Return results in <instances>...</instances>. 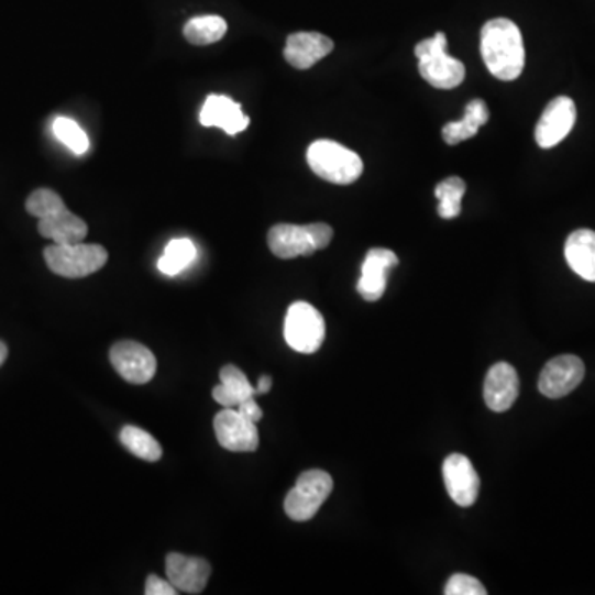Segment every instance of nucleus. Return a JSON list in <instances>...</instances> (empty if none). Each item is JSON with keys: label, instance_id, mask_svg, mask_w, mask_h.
<instances>
[{"label": "nucleus", "instance_id": "nucleus-19", "mask_svg": "<svg viewBox=\"0 0 595 595\" xmlns=\"http://www.w3.org/2000/svg\"><path fill=\"white\" fill-rule=\"evenodd\" d=\"M565 260L572 272L577 273L585 282L595 283V232L579 229L565 240Z\"/></svg>", "mask_w": 595, "mask_h": 595}, {"label": "nucleus", "instance_id": "nucleus-15", "mask_svg": "<svg viewBox=\"0 0 595 595\" xmlns=\"http://www.w3.org/2000/svg\"><path fill=\"white\" fill-rule=\"evenodd\" d=\"M209 562L202 558L170 552L166 558V575L170 584L184 594H200L210 579Z\"/></svg>", "mask_w": 595, "mask_h": 595}, {"label": "nucleus", "instance_id": "nucleus-18", "mask_svg": "<svg viewBox=\"0 0 595 595\" xmlns=\"http://www.w3.org/2000/svg\"><path fill=\"white\" fill-rule=\"evenodd\" d=\"M483 396L493 412L511 409L519 396V377L515 367L508 363H496L486 374Z\"/></svg>", "mask_w": 595, "mask_h": 595}, {"label": "nucleus", "instance_id": "nucleus-22", "mask_svg": "<svg viewBox=\"0 0 595 595\" xmlns=\"http://www.w3.org/2000/svg\"><path fill=\"white\" fill-rule=\"evenodd\" d=\"M227 34V22L219 15H200L190 19L184 27V37L192 45H210L222 41Z\"/></svg>", "mask_w": 595, "mask_h": 595}, {"label": "nucleus", "instance_id": "nucleus-7", "mask_svg": "<svg viewBox=\"0 0 595 595\" xmlns=\"http://www.w3.org/2000/svg\"><path fill=\"white\" fill-rule=\"evenodd\" d=\"M333 478L323 470H308L296 480L285 499V513L293 521H310L333 492Z\"/></svg>", "mask_w": 595, "mask_h": 595}, {"label": "nucleus", "instance_id": "nucleus-14", "mask_svg": "<svg viewBox=\"0 0 595 595\" xmlns=\"http://www.w3.org/2000/svg\"><path fill=\"white\" fill-rule=\"evenodd\" d=\"M399 265V258L393 250L373 249L367 252L357 282V291L366 301H377L383 298L387 288V275L394 266Z\"/></svg>", "mask_w": 595, "mask_h": 595}, {"label": "nucleus", "instance_id": "nucleus-17", "mask_svg": "<svg viewBox=\"0 0 595 595\" xmlns=\"http://www.w3.org/2000/svg\"><path fill=\"white\" fill-rule=\"evenodd\" d=\"M200 124L206 128H220L230 136L242 133L249 128L250 118L242 111V104L225 95H209L202 110Z\"/></svg>", "mask_w": 595, "mask_h": 595}, {"label": "nucleus", "instance_id": "nucleus-11", "mask_svg": "<svg viewBox=\"0 0 595 595\" xmlns=\"http://www.w3.org/2000/svg\"><path fill=\"white\" fill-rule=\"evenodd\" d=\"M585 376L584 363L577 356L564 354L546 364L539 376V393L549 399H561L577 389Z\"/></svg>", "mask_w": 595, "mask_h": 595}, {"label": "nucleus", "instance_id": "nucleus-20", "mask_svg": "<svg viewBox=\"0 0 595 595\" xmlns=\"http://www.w3.org/2000/svg\"><path fill=\"white\" fill-rule=\"evenodd\" d=\"M255 396V389L239 367L229 364L220 370V384L213 387L212 397L223 409H236Z\"/></svg>", "mask_w": 595, "mask_h": 595}, {"label": "nucleus", "instance_id": "nucleus-30", "mask_svg": "<svg viewBox=\"0 0 595 595\" xmlns=\"http://www.w3.org/2000/svg\"><path fill=\"white\" fill-rule=\"evenodd\" d=\"M272 377H260L258 386H256L255 394H258V396H263V394H268L269 389H272Z\"/></svg>", "mask_w": 595, "mask_h": 595}, {"label": "nucleus", "instance_id": "nucleus-9", "mask_svg": "<svg viewBox=\"0 0 595 595\" xmlns=\"http://www.w3.org/2000/svg\"><path fill=\"white\" fill-rule=\"evenodd\" d=\"M110 361L114 371L126 383L147 384L157 371L156 356L144 344L136 341H120L110 351Z\"/></svg>", "mask_w": 595, "mask_h": 595}, {"label": "nucleus", "instance_id": "nucleus-25", "mask_svg": "<svg viewBox=\"0 0 595 595\" xmlns=\"http://www.w3.org/2000/svg\"><path fill=\"white\" fill-rule=\"evenodd\" d=\"M466 184L462 177H447L436 187V197L440 200L439 213L442 219H455L462 212V199Z\"/></svg>", "mask_w": 595, "mask_h": 595}, {"label": "nucleus", "instance_id": "nucleus-16", "mask_svg": "<svg viewBox=\"0 0 595 595\" xmlns=\"http://www.w3.org/2000/svg\"><path fill=\"white\" fill-rule=\"evenodd\" d=\"M334 42L318 32H298L286 38L285 60L298 70H308L333 52Z\"/></svg>", "mask_w": 595, "mask_h": 595}, {"label": "nucleus", "instance_id": "nucleus-1", "mask_svg": "<svg viewBox=\"0 0 595 595\" xmlns=\"http://www.w3.org/2000/svg\"><path fill=\"white\" fill-rule=\"evenodd\" d=\"M480 51L486 68L502 81H513L525 70L526 52L521 31L509 19L486 22L482 29Z\"/></svg>", "mask_w": 595, "mask_h": 595}, {"label": "nucleus", "instance_id": "nucleus-23", "mask_svg": "<svg viewBox=\"0 0 595 595\" xmlns=\"http://www.w3.org/2000/svg\"><path fill=\"white\" fill-rule=\"evenodd\" d=\"M197 249L189 239H174L167 243L163 256L157 262V268L167 276L179 275L196 260Z\"/></svg>", "mask_w": 595, "mask_h": 595}, {"label": "nucleus", "instance_id": "nucleus-26", "mask_svg": "<svg viewBox=\"0 0 595 595\" xmlns=\"http://www.w3.org/2000/svg\"><path fill=\"white\" fill-rule=\"evenodd\" d=\"M55 137L60 143H64L71 153L81 154L87 153L90 150V140L88 134L85 133L84 128L77 123V121L70 120V118L60 117L52 124Z\"/></svg>", "mask_w": 595, "mask_h": 595}, {"label": "nucleus", "instance_id": "nucleus-31", "mask_svg": "<svg viewBox=\"0 0 595 595\" xmlns=\"http://www.w3.org/2000/svg\"><path fill=\"white\" fill-rule=\"evenodd\" d=\"M9 350L8 346H5L2 341H0V366L5 363V360H8Z\"/></svg>", "mask_w": 595, "mask_h": 595}, {"label": "nucleus", "instance_id": "nucleus-27", "mask_svg": "<svg viewBox=\"0 0 595 595\" xmlns=\"http://www.w3.org/2000/svg\"><path fill=\"white\" fill-rule=\"evenodd\" d=\"M447 595H485L486 588L478 579L469 574H455L445 585Z\"/></svg>", "mask_w": 595, "mask_h": 595}, {"label": "nucleus", "instance_id": "nucleus-12", "mask_svg": "<svg viewBox=\"0 0 595 595\" xmlns=\"http://www.w3.org/2000/svg\"><path fill=\"white\" fill-rule=\"evenodd\" d=\"M577 118L575 103L569 97H558L546 107L536 126V143L542 150H551L565 140Z\"/></svg>", "mask_w": 595, "mask_h": 595}, {"label": "nucleus", "instance_id": "nucleus-4", "mask_svg": "<svg viewBox=\"0 0 595 595\" xmlns=\"http://www.w3.org/2000/svg\"><path fill=\"white\" fill-rule=\"evenodd\" d=\"M333 240V229L328 223L293 225L278 223L268 232V246L273 255L283 260L310 256L318 250L327 249Z\"/></svg>", "mask_w": 595, "mask_h": 595}, {"label": "nucleus", "instance_id": "nucleus-2", "mask_svg": "<svg viewBox=\"0 0 595 595\" xmlns=\"http://www.w3.org/2000/svg\"><path fill=\"white\" fill-rule=\"evenodd\" d=\"M25 209L38 219V232L58 245L84 242L88 225L67 209L64 199L52 189H37L29 196Z\"/></svg>", "mask_w": 595, "mask_h": 595}, {"label": "nucleus", "instance_id": "nucleus-5", "mask_svg": "<svg viewBox=\"0 0 595 595\" xmlns=\"http://www.w3.org/2000/svg\"><path fill=\"white\" fill-rule=\"evenodd\" d=\"M416 57L419 58L420 77L439 90H452L465 80V65L447 54L443 32L417 44Z\"/></svg>", "mask_w": 595, "mask_h": 595}, {"label": "nucleus", "instance_id": "nucleus-3", "mask_svg": "<svg viewBox=\"0 0 595 595\" xmlns=\"http://www.w3.org/2000/svg\"><path fill=\"white\" fill-rule=\"evenodd\" d=\"M307 159L318 177L340 186L356 183L364 170L360 154L348 150L337 141L320 140L311 144L308 147Z\"/></svg>", "mask_w": 595, "mask_h": 595}, {"label": "nucleus", "instance_id": "nucleus-21", "mask_svg": "<svg viewBox=\"0 0 595 595\" xmlns=\"http://www.w3.org/2000/svg\"><path fill=\"white\" fill-rule=\"evenodd\" d=\"M489 120L488 107L483 100H473L466 104L465 117L460 121L445 124L442 130L443 141L450 146H456L462 141L476 136L480 128L485 126Z\"/></svg>", "mask_w": 595, "mask_h": 595}, {"label": "nucleus", "instance_id": "nucleus-8", "mask_svg": "<svg viewBox=\"0 0 595 595\" xmlns=\"http://www.w3.org/2000/svg\"><path fill=\"white\" fill-rule=\"evenodd\" d=\"M327 337L323 317L317 308L305 301H296L285 318L286 344L296 353L313 354L320 350Z\"/></svg>", "mask_w": 595, "mask_h": 595}, {"label": "nucleus", "instance_id": "nucleus-10", "mask_svg": "<svg viewBox=\"0 0 595 595\" xmlns=\"http://www.w3.org/2000/svg\"><path fill=\"white\" fill-rule=\"evenodd\" d=\"M213 430L220 447L229 452H255L258 449V429L236 409H223L213 419Z\"/></svg>", "mask_w": 595, "mask_h": 595}, {"label": "nucleus", "instance_id": "nucleus-28", "mask_svg": "<svg viewBox=\"0 0 595 595\" xmlns=\"http://www.w3.org/2000/svg\"><path fill=\"white\" fill-rule=\"evenodd\" d=\"M146 595H176L177 588L170 584L169 579L157 577V575H150L146 581V588H144Z\"/></svg>", "mask_w": 595, "mask_h": 595}, {"label": "nucleus", "instance_id": "nucleus-29", "mask_svg": "<svg viewBox=\"0 0 595 595\" xmlns=\"http://www.w3.org/2000/svg\"><path fill=\"white\" fill-rule=\"evenodd\" d=\"M236 410H239L240 414H243L246 419L253 420V422L255 423H258L263 417V410L260 409L258 404L255 403V399H253V397L252 399L245 400V403L240 404V406L236 407Z\"/></svg>", "mask_w": 595, "mask_h": 595}, {"label": "nucleus", "instance_id": "nucleus-6", "mask_svg": "<svg viewBox=\"0 0 595 595\" xmlns=\"http://www.w3.org/2000/svg\"><path fill=\"white\" fill-rule=\"evenodd\" d=\"M44 256L55 275L71 279L93 275L108 262L107 250L97 243H54L45 249Z\"/></svg>", "mask_w": 595, "mask_h": 595}, {"label": "nucleus", "instance_id": "nucleus-13", "mask_svg": "<svg viewBox=\"0 0 595 595\" xmlns=\"http://www.w3.org/2000/svg\"><path fill=\"white\" fill-rule=\"evenodd\" d=\"M442 472L450 498L462 508L475 505L480 493V476L469 456L462 453L447 456Z\"/></svg>", "mask_w": 595, "mask_h": 595}, {"label": "nucleus", "instance_id": "nucleus-24", "mask_svg": "<svg viewBox=\"0 0 595 595\" xmlns=\"http://www.w3.org/2000/svg\"><path fill=\"white\" fill-rule=\"evenodd\" d=\"M120 440L126 447L128 452L133 453L137 459L146 460V462H157L163 456L159 442L146 430L133 426L123 427Z\"/></svg>", "mask_w": 595, "mask_h": 595}]
</instances>
